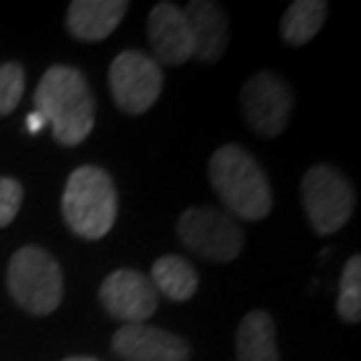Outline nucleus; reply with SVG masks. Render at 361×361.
<instances>
[{
  "label": "nucleus",
  "instance_id": "obj_1",
  "mask_svg": "<svg viewBox=\"0 0 361 361\" xmlns=\"http://www.w3.org/2000/svg\"><path fill=\"white\" fill-rule=\"evenodd\" d=\"M35 111L52 125L61 146H78L94 129V97L82 71L73 66H52L35 87Z\"/></svg>",
  "mask_w": 361,
  "mask_h": 361
},
{
  "label": "nucleus",
  "instance_id": "obj_2",
  "mask_svg": "<svg viewBox=\"0 0 361 361\" xmlns=\"http://www.w3.org/2000/svg\"><path fill=\"white\" fill-rule=\"evenodd\" d=\"M209 180L228 214L244 221H263L272 209V188L261 164L247 150L228 143L209 160Z\"/></svg>",
  "mask_w": 361,
  "mask_h": 361
},
{
  "label": "nucleus",
  "instance_id": "obj_3",
  "mask_svg": "<svg viewBox=\"0 0 361 361\" xmlns=\"http://www.w3.org/2000/svg\"><path fill=\"white\" fill-rule=\"evenodd\" d=\"M61 214L71 233L82 240H101L111 233L118 216V190L108 171L82 164L68 176L61 197Z\"/></svg>",
  "mask_w": 361,
  "mask_h": 361
},
{
  "label": "nucleus",
  "instance_id": "obj_4",
  "mask_svg": "<svg viewBox=\"0 0 361 361\" xmlns=\"http://www.w3.org/2000/svg\"><path fill=\"white\" fill-rule=\"evenodd\" d=\"M7 288L21 310L33 317H45L61 305L63 274L45 249L21 247L7 265Z\"/></svg>",
  "mask_w": 361,
  "mask_h": 361
},
{
  "label": "nucleus",
  "instance_id": "obj_5",
  "mask_svg": "<svg viewBox=\"0 0 361 361\" xmlns=\"http://www.w3.org/2000/svg\"><path fill=\"white\" fill-rule=\"evenodd\" d=\"M180 244L212 263H230L242 254L244 233L233 216L214 207H190L176 226Z\"/></svg>",
  "mask_w": 361,
  "mask_h": 361
},
{
  "label": "nucleus",
  "instance_id": "obj_6",
  "mask_svg": "<svg viewBox=\"0 0 361 361\" xmlns=\"http://www.w3.org/2000/svg\"><path fill=\"white\" fill-rule=\"evenodd\" d=\"M302 204L317 235H334L355 212V190L350 180L331 164H314L302 176Z\"/></svg>",
  "mask_w": 361,
  "mask_h": 361
},
{
  "label": "nucleus",
  "instance_id": "obj_7",
  "mask_svg": "<svg viewBox=\"0 0 361 361\" xmlns=\"http://www.w3.org/2000/svg\"><path fill=\"white\" fill-rule=\"evenodd\" d=\"M108 85L122 113L141 115L160 99L164 85L162 66L146 52L125 49L108 68Z\"/></svg>",
  "mask_w": 361,
  "mask_h": 361
},
{
  "label": "nucleus",
  "instance_id": "obj_8",
  "mask_svg": "<svg viewBox=\"0 0 361 361\" xmlns=\"http://www.w3.org/2000/svg\"><path fill=\"white\" fill-rule=\"evenodd\" d=\"M242 113L249 127L261 136H279L293 113V92L270 71L251 75L242 87Z\"/></svg>",
  "mask_w": 361,
  "mask_h": 361
},
{
  "label": "nucleus",
  "instance_id": "obj_9",
  "mask_svg": "<svg viewBox=\"0 0 361 361\" xmlns=\"http://www.w3.org/2000/svg\"><path fill=\"white\" fill-rule=\"evenodd\" d=\"M101 305L113 319L146 324L157 310V291L146 274L136 270H115L99 288Z\"/></svg>",
  "mask_w": 361,
  "mask_h": 361
},
{
  "label": "nucleus",
  "instance_id": "obj_10",
  "mask_svg": "<svg viewBox=\"0 0 361 361\" xmlns=\"http://www.w3.org/2000/svg\"><path fill=\"white\" fill-rule=\"evenodd\" d=\"M148 40L160 66H180L195 54V40L185 12L174 3H157L148 14Z\"/></svg>",
  "mask_w": 361,
  "mask_h": 361
},
{
  "label": "nucleus",
  "instance_id": "obj_11",
  "mask_svg": "<svg viewBox=\"0 0 361 361\" xmlns=\"http://www.w3.org/2000/svg\"><path fill=\"white\" fill-rule=\"evenodd\" d=\"M113 352L122 361H190V345L176 334L148 324H127L113 336Z\"/></svg>",
  "mask_w": 361,
  "mask_h": 361
},
{
  "label": "nucleus",
  "instance_id": "obj_12",
  "mask_svg": "<svg viewBox=\"0 0 361 361\" xmlns=\"http://www.w3.org/2000/svg\"><path fill=\"white\" fill-rule=\"evenodd\" d=\"M183 12L195 40L192 59H197L204 66L221 61V56L226 54L230 35L226 10L216 3H209V0H192Z\"/></svg>",
  "mask_w": 361,
  "mask_h": 361
},
{
  "label": "nucleus",
  "instance_id": "obj_13",
  "mask_svg": "<svg viewBox=\"0 0 361 361\" xmlns=\"http://www.w3.org/2000/svg\"><path fill=\"white\" fill-rule=\"evenodd\" d=\"M127 10L129 5L125 0H75L68 5L66 24L73 38L82 42H99L120 26Z\"/></svg>",
  "mask_w": 361,
  "mask_h": 361
},
{
  "label": "nucleus",
  "instance_id": "obj_14",
  "mask_svg": "<svg viewBox=\"0 0 361 361\" xmlns=\"http://www.w3.org/2000/svg\"><path fill=\"white\" fill-rule=\"evenodd\" d=\"M237 361H279L277 329L265 310H251L237 326Z\"/></svg>",
  "mask_w": 361,
  "mask_h": 361
},
{
  "label": "nucleus",
  "instance_id": "obj_15",
  "mask_svg": "<svg viewBox=\"0 0 361 361\" xmlns=\"http://www.w3.org/2000/svg\"><path fill=\"white\" fill-rule=\"evenodd\" d=\"M148 279H150V284L155 286L157 293H164L174 302L190 300L192 295L197 293V286H200L197 270L180 256L157 258Z\"/></svg>",
  "mask_w": 361,
  "mask_h": 361
},
{
  "label": "nucleus",
  "instance_id": "obj_16",
  "mask_svg": "<svg viewBox=\"0 0 361 361\" xmlns=\"http://www.w3.org/2000/svg\"><path fill=\"white\" fill-rule=\"evenodd\" d=\"M329 5L322 0H295L281 17V38L286 45L302 47L322 31Z\"/></svg>",
  "mask_w": 361,
  "mask_h": 361
},
{
  "label": "nucleus",
  "instance_id": "obj_17",
  "mask_svg": "<svg viewBox=\"0 0 361 361\" xmlns=\"http://www.w3.org/2000/svg\"><path fill=\"white\" fill-rule=\"evenodd\" d=\"M338 314L348 324H357L361 319V258L359 256H352L345 263L341 277V295H338Z\"/></svg>",
  "mask_w": 361,
  "mask_h": 361
},
{
  "label": "nucleus",
  "instance_id": "obj_18",
  "mask_svg": "<svg viewBox=\"0 0 361 361\" xmlns=\"http://www.w3.org/2000/svg\"><path fill=\"white\" fill-rule=\"evenodd\" d=\"M26 87V73L19 63H0V118L19 106Z\"/></svg>",
  "mask_w": 361,
  "mask_h": 361
},
{
  "label": "nucleus",
  "instance_id": "obj_19",
  "mask_svg": "<svg viewBox=\"0 0 361 361\" xmlns=\"http://www.w3.org/2000/svg\"><path fill=\"white\" fill-rule=\"evenodd\" d=\"M21 200H24V190H21L19 180L0 176V228L10 226L14 216L19 214Z\"/></svg>",
  "mask_w": 361,
  "mask_h": 361
},
{
  "label": "nucleus",
  "instance_id": "obj_20",
  "mask_svg": "<svg viewBox=\"0 0 361 361\" xmlns=\"http://www.w3.org/2000/svg\"><path fill=\"white\" fill-rule=\"evenodd\" d=\"M45 125H47V122H45V118H42V115H40L38 111H33V113L26 118V127H28V132H31V134H38Z\"/></svg>",
  "mask_w": 361,
  "mask_h": 361
},
{
  "label": "nucleus",
  "instance_id": "obj_21",
  "mask_svg": "<svg viewBox=\"0 0 361 361\" xmlns=\"http://www.w3.org/2000/svg\"><path fill=\"white\" fill-rule=\"evenodd\" d=\"M63 361H97V359H92V357H71V359H63Z\"/></svg>",
  "mask_w": 361,
  "mask_h": 361
}]
</instances>
